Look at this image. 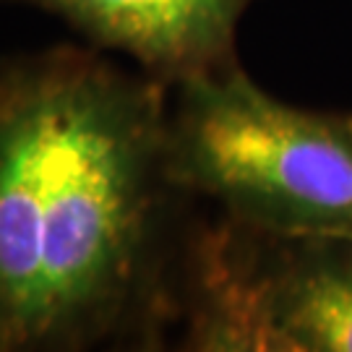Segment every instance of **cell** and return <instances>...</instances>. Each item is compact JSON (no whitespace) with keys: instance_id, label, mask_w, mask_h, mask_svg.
<instances>
[{"instance_id":"obj_1","label":"cell","mask_w":352,"mask_h":352,"mask_svg":"<svg viewBox=\"0 0 352 352\" xmlns=\"http://www.w3.org/2000/svg\"><path fill=\"white\" fill-rule=\"evenodd\" d=\"M170 87L97 47L0 63V352L157 347L188 227Z\"/></svg>"},{"instance_id":"obj_4","label":"cell","mask_w":352,"mask_h":352,"mask_svg":"<svg viewBox=\"0 0 352 352\" xmlns=\"http://www.w3.org/2000/svg\"><path fill=\"white\" fill-rule=\"evenodd\" d=\"M63 19L91 47L128 55L177 87L238 63V26L256 0H0Z\"/></svg>"},{"instance_id":"obj_3","label":"cell","mask_w":352,"mask_h":352,"mask_svg":"<svg viewBox=\"0 0 352 352\" xmlns=\"http://www.w3.org/2000/svg\"><path fill=\"white\" fill-rule=\"evenodd\" d=\"M175 327L190 352H352V235L188 219Z\"/></svg>"},{"instance_id":"obj_2","label":"cell","mask_w":352,"mask_h":352,"mask_svg":"<svg viewBox=\"0 0 352 352\" xmlns=\"http://www.w3.org/2000/svg\"><path fill=\"white\" fill-rule=\"evenodd\" d=\"M170 177L274 232L352 235V115L277 100L235 63L170 89Z\"/></svg>"}]
</instances>
